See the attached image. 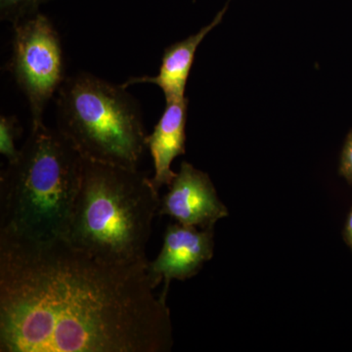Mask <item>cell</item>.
I'll return each instance as SVG.
<instances>
[{
	"mask_svg": "<svg viewBox=\"0 0 352 352\" xmlns=\"http://www.w3.org/2000/svg\"><path fill=\"white\" fill-rule=\"evenodd\" d=\"M148 267L0 235V351H170V309Z\"/></svg>",
	"mask_w": 352,
	"mask_h": 352,
	"instance_id": "cell-1",
	"label": "cell"
},
{
	"mask_svg": "<svg viewBox=\"0 0 352 352\" xmlns=\"http://www.w3.org/2000/svg\"><path fill=\"white\" fill-rule=\"evenodd\" d=\"M82 168V156L57 129L32 126L19 157L1 173L0 235L64 239Z\"/></svg>",
	"mask_w": 352,
	"mask_h": 352,
	"instance_id": "cell-2",
	"label": "cell"
},
{
	"mask_svg": "<svg viewBox=\"0 0 352 352\" xmlns=\"http://www.w3.org/2000/svg\"><path fill=\"white\" fill-rule=\"evenodd\" d=\"M159 193L142 171L83 160L64 239L106 263H148L146 249L159 214Z\"/></svg>",
	"mask_w": 352,
	"mask_h": 352,
	"instance_id": "cell-3",
	"label": "cell"
},
{
	"mask_svg": "<svg viewBox=\"0 0 352 352\" xmlns=\"http://www.w3.org/2000/svg\"><path fill=\"white\" fill-rule=\"evenodd\" d=\"M56 95V129L83 160L138 170L148 134L126 87L82 72Z\"/></svg>",
	"mask_w": 352,
	"mask_h": 352,
	"instance_id": "cell-4",
	"label": "cell"
},
{
	"mask_svg": "<svg viewBox=\"0 0 352 352\" xmlns=\"http://www.w3.org/2000/svg\"><path fill=\"white\" fill-rule=\"evenodd\" d=\"M12 25L8 69L27 99L32 126H39L48 103L67 78L61 39L50 18L41 13Z\"/></svg>",
	"mask_w": 352,
	"mask_h": 352,
	"instance_id": "cell-5",
	"label": "cell"
},
{
	"mask_svg": "<svg viewBox=\"0 0 352 352\" xmlns=\"http://www.w3.org/2000/svg\"><path fill=\"white\" fill-rule=\"evenodd\" d=\"M159 215H168L182 226L214 229L228 210L217 196L210 176L182 162L168 191L160 201Z\"/></svg>",
	"mask_w": 352,
	"mask_h": 352,
	"instance_id": "cell-6",
	"label": "cell"
},
{
	"mask_svg": "<svg viewBox=\"0 0 352 352\" xmlns=\"http://www.w3.org/2000/svg\"><path fill=\"white\" fill-rule=\"evenodd\" d=\"M214 229L168 224L161 252L148 267L155 288L163 283L161 296L166 300L171 281H184L198 274L214 256Z\"/></svg>",
	"mask_w": 352,
	"mask_h": 352,
	"instance_id": "cell-7",
	"label": "cell"
},
{
	"mask_svg": "<svg viewBox=\"0 0 352 352\" xmlns=\"http://www.w3.org/2000/svg\"><path fill=\"white\" fill-rule=\"evenodd\" d=\"M166 103L163 115L146 140L154 163L152 182L159 192L164 186H170L175 179L177 173L171 170V164L175 157L186 153L188 99H170Z\"/></svg>",
	"mask_w": 352,
	"mask_h": 352,
	"instance_id": "cell-8",
	"label": "cell"
},
{
	"mask_svg": "<svg viewBox=\"0 0 352 352\" xmlns=\"http://www.w3.org/2000/svg\"><path fill=\"white\" fill-rule=\"evenodd\" d=\"M228 3L229 1L227 2L224 8L217 13L214 20L210 24L201 28L197 34H192L188 38L171 44L166 48L159 74L157 76H138V78L136 76V78H129L122 85L127 88L129 85H138V83H152L161 88L166 101L170 99L184 98L187 80L193 66L197 50L206 36L221 23L224 14L226 13Z\"/></svg>",
	"mask_w": 352,
	"mask_h": 352,
	"instance_id": "cell-9",
	"label": "cell"
},
{
	"mask_svg": "<svg viewBox=\"0 0 352 352\" xmlns=\"http://www.w3.org/2000/svg\"><path fill=\"white\" fill-rule=\"evenodd\" d=\"M21 131L17 118L3 115L0 117V153L6 157L8 164L13 163L19 157L20 150L16 148V139Z\"/></svg>",
	"mask_w": 352,
	"mask_h": 352,
	"instance_id": "cell-10",
	"label": "cell"
},
{
	"mask_svg": "<svg viewBox=\"0 0 352 352\" xmlns=\"http://www.w3.org/2000/svg\"><path fill=\"white\" fill-rule=\"evenodd\" d=\"M50 0H0V19L13 24L38 13L41 6Z\"/></svg>",
	"mask_w": 352,
	"mask_h": 352,
	"instance_id": "cell-11",
	"label": "cell"
},
{
	"mask_svg": "<svg viewBox=\"0 0 352 352\" xmlns=\"http://www.w3.org/2000/svg\"><path fill=\"white\" fill-rule=\"evenodd\" d=\"M340 175L352 185V131L347 135L340 154Z\"/></svg>",
	"mask_w": 352,
	"mask_h": 352,
	"instance_id": "cell-12",
	"label": "cell"
},
{
	"mask_svg": "<svg viewBox=\"0 0 352 352\" xmlns=\"http://www.w3.org/2000/svg\"><path fill=\"white\" fill-rule=\"evenodd\" d=\"M344 238L352 251V208L349 212V217H347L346 226H344Z\"/></svg>",
	"mask_w": 352,
	"mask_h": 352,
	"instance_id": "cell-13",
	"label": "cell"
}]
</instances>
